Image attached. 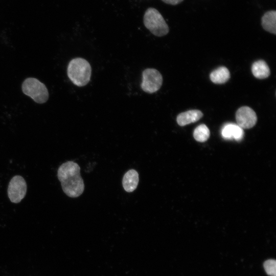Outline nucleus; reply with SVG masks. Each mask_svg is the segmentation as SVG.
Masks as SVG:
<instances>
[{
  "label": "nucleus",
  "mask_w": 276,
  "mask_h": 276,
  "mask_svg": "<svg viewBox=\"0 0 276 276\" xmlns=\"http://www.w3.org/2000/svg\"><path fill=\"white\" fill-rule=\"evenodd\" d=\"M80 172V166L73 161L64 163L58 168V178L63 192L68 197H78L84 191V181Z\"/></svg>",
  "instance_id": "obj_1"
},
{
  "label": "nucleus",
  "mask_w": 276,
  "mask_h": 276,
  "mask_svg": "<svg viewBox=\"0 0 276 276\" xmlns=\"http://www.w3.org/2000/svg\"><path fill=\"white\" fill-rule=\"evenodd\" d=\"M67 76L71 81L78 86H83L89 81L91 68L89 62L82 58H76L70 61L67 68Z\"/></svg>",
  "instance_id": "obj_2"
},
{
  "label": "nucleus",
  "mask_w": 276,
  "mask_h": 276,
  "mask_svg": "<svg viewBox=\"0 0 276 276\" xmlns=\"http://www.w3.org/2000/svg\"><path fill=\"white\" fill-rule=\"evenodd\" d=\"M144 24L153 35L161 37L169 32V27L159 12L154 8L146 11L143 18Z\"/></svg>",
  "instance_id": "obj_3"
},
{
  "label": "nucleus",
  "mask_w": 276,
  "mask_h": 276,
  "mask_svg": "<svg viewBox=\"0 0 276 276\" xmlns=\"http://www.w3.org/2000/svg\"><path fill=\"white\" fill-rule=\"evenodd\" d=\"M22 90L25 95L39 104L45 102L49 98V93L45 85L34 78H28L24 81Z\"/></svg>",
  "instance_id": "obj_4"
},
{
  "label": "nucleus",
  "mask_w": 276,
  "mask_h": 276,
  "mask_svg": "<svg viewBox=\"0 0 276 276\" xmlns=\"http://www.w3.org/2000/svg\"><path fill=\"white\" fill-rule=\"evenodd\" d=\"M163 83V77L154 68H146L142 73V82L141 87L147 93H154L159 89Z\"/></svg>",
  "instance_id": "obj_5"
},
{
  "label": "nucleus",
  "mask_w": 276,
  "mask_h": 276,
  "mask_svg": "<svg viewBox=\"0 0 276 276\" xmlns=\"http://www.w3.org/2000/svg\"><path fill=\"white\" fill-rule=\"evenodd\" d=\"M27 183L20 175L14 176L10 181L8 188V195L10 200L15 203H19L27 193Z\"/></svg>",
  "instance_id": "obj_6"
},
{
  "label": "nucleus",
  "mask_w": 276,
  "mask_h": 276,
  "mask_svg": "<svg viewBox=\"0 0 276 276\" xmlns=\"http://www.w3.org/2000/svg\"><path fill=\"white\" fill-rule=\"evenodd\" d=\"M237 125L242 129H249L254 127L257 121L255 111L248 106L239 108L236 113Z\"/></svg>",
  "instance_id": "obj_7"
},
{
  "label": "nucleus",
  "mask_w": 276,
  "mask_h": 276,
  "mask_svg": "<svg viewBox=\"0 0 276 276\" xmlns=\"http://www.w3.org/2000/svg\"><path fill=\"white\" fill-rule=\"evenodd\" d=\"M221 135L225 140H235L241 141L244 136L242 128L237 124L227 123L225 124L221 129Z\"/></svg>",
  "instance_id": "obj_8"
},
{
  "label": "nucleus",
  "mask_w": 276,
  "mask_h": 276,
  "mask_svg": "<svg viewBox=\"0 0 276 276\" xmlns=\"http://www.w3.org/2000/svg\"><path fill=\"white\" fill-rule=\"evenodd\" d=\"M202 116L203 113L199 110H190L179 113L177 117L176 121L179 126H183L197 122Z\"/></svg>",
  "instance_id": "obj_9"
},
{
  "label": "nucleus",
  "mask_w": 276,
  "mask_h": 276,
  "mask_svg": "<svg viewBox=\"0 0 276 276\" xmlns=\"http://www.w3.org/2000/svg\"><path fill=\"white\" fill-rule=\"evenodd\" d=\"M139 180L137 172L131 169L124 175L122 179V185L124 189L127 192H132L136 189Z\"/></svg>",
  "instance_id": "obj_10"
},
{
  "label": "nucleus",
  "mask_w": 276,
  "mask_h": 276,
  "mask_svg": "<svg viewBox=\"0 0 276 276\" xmlns=\"http://www.w3.org/2000/svg\"><path fill=\"white\" fill-rule=\"evenodd\" d=\"M262 26L266 31L276 34V12L272 10L266 12L262 17Z\"/></svg>",
  "instance_id": "obj_11"
},
{
  "label": "nucleus",
  "mask_w": 276,
  "mask_h": 276,
  "mask_svg": "<svg viewBox=\"0 0 276 276\" xmlns=\"http://www.w3.org/2000/svg\"><path fill=\"white\" fill-rule=\"evenodd\" d=\"M253 75L258 79H265L270 75V69L265 61L262 60L255 62L251 66Z\"/></svg>",
  "instance_id": "obj_12"
},
{
  "label": "nucleus",
  "mask_w": 276,
  "mask_h": 276,
  "mask_svg": "<svg viewBox=\"0 0 276 276\" xmlns=\"http://www.w3.org/2000/svg\"><path fill=\"white\" fill-rule=\"evenodd\" d=\"M210 78L214 83L223 84L229 79L230 73L227 67L220 66L211 72Z\"/></svg>",
  "instance_id": "obj_13"
},
{
  "label": "nucleus",
  "mask_w": 276,
  "mask_h": 276,
  "mask_svg": "<svg viewBox=\"0 0 276 276\" xmlns=\"http://www.w3.org/2000/svg\"><path fill=\"white\" fill-rule=\"evenodd\" d=\"M210 135V131L205 124H200L194 130L193 136L198 142H204L208 140Z\"/></svg>",
  "instance_id": "obj_14"
},
{
  "label": "nucleus",
  "mask_w": 276,
  "mask_h": 276,
  "mask_svg": "<svg viewBox=\"0 0 276 276\" xmlns=\"http://www.w3.org/2000/svg\"><path fill=\"white\" fill-rule=\"evenodd\" d=\"M266 273L270 276H276V261L273 259L266 260L264 263Z\"/></svg>",
  "instance_id": "obj_15"
},
{
  "label": "nucleus",
  "mask_w": 276,
  "mask_h": 276,
  "mask_svg": "<svg viewBox=\"0 0 276 276\" xmlns=\"http://www.w3.org/2000/svg\"><path fill=\"white\" fill-rule=\"evenodd\" d=\"M162 1L166 4H170L172 5H175L178 4L183 1V0H162Z\"/></svg>",
  "instance_id": "obj_16"
}]
</instances>
